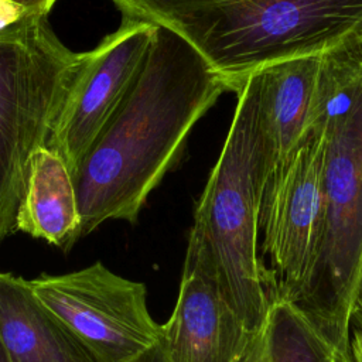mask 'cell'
Instances as JSON below:
<instances>
[{"label":"cell","mask_w":362,"mask_h":362,"mask_svg":"<svg viewBox=\"0 0 362 362\" xmlns=\"http://www.w3.org/2000/svg\"><path fill=\"white\" fill-rule=\"evenodd\" d=\"M238 362H267L266 348H264V334H263L262 325L252 335L245 354L242 355V358Z\"/></svg>","instance_id":"cell-16"},{"label":"cell","mask_w":362,"mask_h":362,"mask_svg":"<svg viewBox=\"0 0 362 362\" xmlns=\"http://www.w3.org/2000/svg\"><path fill=\"white\" fill-rule=\"evenodd\" d=\"M40 18H45V16L33 11L14 0H0V34Z\"/></svg>","instance_id":"cell-15"},{"label":"cell","mask_w":362,"mask_h":362,"mask_svg":"<svg viewBox=\"0 0 362 362\" xmlns=\"http://www.w3.org/2000/svg\"><path fill=\"white\" fill-rule=\"evenodd\" d=\"M226 82L177 33L156 25L150 48L72 181L81 238L110 219L134 223Z\"/></svg>","instance_id":"cell-1"},{"label":"cell","mask_w":362,"mask_h":362,"mask_svg":"<svg viewBox=\"0 0 362 362\" xmlns=\"http://www.w3.org/2000/svg\"><path fill=\"white\" fill-rule=\"evenodd\" d=\"M0 342L11 362H99L34 296L28 280L0 272Z\"/></svg>","instance_id":"cell-11"},{"label":"cell","mask_w":362,"mask_h":362,"mask_svg":"<svg viewBox=\"0 0 362 362\" xmlns=\"http://www.w3.org/2000/svg\"><path fill=\"white\" fill-rule=\"evenodd\" d=\"M127 362H170V361H168L165 351L158 339L153 346L143 351L141 354H139L137 356H134L133 359H130Z\"/></svg>","instance_id":"cell-17"},{"label":"cell","mask_w":362,"mask_h":362,"mask_svg":"<svg viewBox=\"0 0 362 362\" xmlns=\"http://www.w3.org/2000/svg\"><path fill=\"white\" fill-rule=\"evenodd\" d=\"M122 13V18L146 21L168 27L188 14L209 10L239 0H109Z\"/></svg>","instance_id":"cell-14"},{"label":"cell","mask_w":362,"mask_h":362,"mask_svg":"<svg viewBox=\"0 0 362 362\" xmlns=\"http://www.w3.org/2000/svg\"><path fill=\"white\" fill-rule=\"evenodd\" d=\"M34 296L99 362H127L161 335L147 307V290L100 262L64 274L28 280Z\"/></svg>","instance_id":"cell-7"},{"label":"cell","mask_w":362,"mask_h":362,"mask_svg":"<svg viewBox=\"0 0 362 362\" xmlns=\"http://www.w3.org/2000/svg\"><path fill=\"white\" fill-rule=\"evenodd\" d=\"M255 332L223 296L208 253L188 240L178 297L161 325L160 342L168 361L238 362Z\"/></svg>","instance_id":"cell-9"},{"label":"cell","mask_w":362,"mask_h":362,"mask_svg":"<svg viewBox=\"0 0 362 362\" xmlns=\"http://www.w3.org/2000/svg\"><path fill=\"white\" fill-rule=\"evenodd\" d=\"M359 288L362 290V277H361V284H359Z\"/></svg>","instance_id":"cell-22"},{"label":"cell","mask_w":362,"mask_h":362,"mask_svg":"<svg viewBox=\"0 0 362 362\" xmlns=\"http://www.w3.org/2000/svg\"><path fill=\"white\" fill-rule=\"evenodd\" d=\"M0 362H11L8 355H7V352L4 351L3 345H1V342H0Z\"/></svg>","instance_id":"cell-21"},{"label":"cell","mask_w":362,"mask_h":362,"mask_svg":"<svg viewBox=\"0 0 362 362\" xmlns=\"http://www.w3.org/2000/svg\"><path fill=\"white\" fill-rule=\"evenodd\" d=\"M260 71L236 92L223 147L195 206L188 240L209 256L219 287L250 332L263 324L269 296L257 239L269 167L260 129Z\"/></svg>","instance_id":"cell-3"},{"label":"cell","mask_w":362,"mask_h":362,"mask_svg":"<svg viewBox=\"0 0 362 362\" xmlns=\"http://www.w3.org/2000/svg\"><path fill=\"white\" fill-rule=\"evenodd\" d=\"M351 324L362 327V290H358L354 308H352V315H351Z\"/></svg>","instance_id":"cell-20"},{"label":"cell","mask_w":362,"mask_h":362,"mask_svg":"<svg viewBox=\"0 0 362 362\" xmlns=\"http://www.w3.org/2000/svg\"><path fill=\"white\" fill-rule=\"evenodd\" d=\"M156 25L122 18L119 28L82 52L74 81L45 147L65 163L71 177L137 74Z\"/></svg>","instance_id":"cell-8"},{"label":"cell","mask_w":362,"mask_h":362,"mask_svg":"<svg viewBox=\"0 0 362 362\" xmlns=\"http://www.w3.org/2000/svg\"><path fill=\"white\" fill-rule=\"evenodd\" d=\"M262 327L267 362H341L325 334L287 297H269Z\"/></svg>","instance_id":"cell-13"},{"label":"cell","mask_w":362,"mask_h":362,"mask_svg":"<svg viewBox=\"0 0 362 362\" xmlns=\"http://www.w3.org/2000/svg\"><path fill=\"white\" fill-rule=\"evenodd\" d=\"M322 54L260 69V129L270 174L288 157L311 124Z\"/></svg>","instance_id":"cell-10"},{"label":"cell","mask_w":362,"mask_h":362,"mask_svg":"<svg viewBox=\"0 0 362 362\" xmlns=\"http://www.w3.org/2000/svg\"><path fill=\"white\" fill-rule=\"evenodd\" d=\"M324 127L313 115L300 143L267 180L259 232L269 297L297 303L310 281L324 218Z\"/></svg>","instance_id":"cell-6"},{"label":"cell","mask_w":362,"mask_h":362,"mask_svg":"<svg viewBox=\"0 0 362 362\" xmlns=\"http://www.w3.org/2000/svg\"><path fill=\"white\" fill-rule=\"evenodd\" d=\"M324 127V218L297 304L352 362L349 327L362 277V33L322 54L314 107Z\"/></svg>","instance_id":"cell-2"},{"label":"cell","mask_w":362,"mask_h":362,"mask_svg":"<svg viewBox=\"0 0 362 362\" xmlns=\"http://www.w3.org/2000/svg\"><path fill=\"white\" fill-rule=\"evenodd\" d=\"M25 7H28L30 10L41 14V16H48V13L51 11V8L55 6V3L58 0H14Z\"/></svg>","instance_id":"cell-19"},{"label":"cell","mask_w":362,"mask_h":362,"mask_svg":"<svg viewBox=\"0 0 362 362\" xmlns=\"http://www.w3.org/2000/svg\"><path fill=\"white\" fill-rule=\"evenodd\" d=\"M81 55L47 17L0 34V243L16 232L31 158L45 146Z\"/></svg>","instance_id":"cell-5"},{"label":"cell","mask_w":362,"mask_h":362,"mask_svg":"<svg viewBox=\"0 0 362 362\" xmlns=\"http://www.w3.org/2000/svg\"><path fill=\"white\" fill-rule=\"evenodd\" d=\"M16 230L68 252L81 238L72 177L62 158L41 146L34 153L16 215Z\"/></svg>","instance_id":"cell-12"},{"label":"cell","mask_w":362,"mask_h":362,"mask_svg":"<svg viewBox=\"0 0 362 362\" xmlns=\"http://www.w3.org/2000/svg\"><path fill=\"white\" fill-rule=\"evenodd\" d=\"M189 42L235 93L276 62L325 54L362 33V0H239L165 27Z\"/></svg>","instance_id":"cell-4"},{"label":"cell","mask_w":362,"mask_h":362,"mask_svg":"<svg viewBox=\"0 0 362 362\" xmlns=\"http://www.w3.org/2000/svg\"><path fill=\"white\" fill-rule=\"evenodd\" d=\"M349 354L352 362H362V327H349Z\"/></svg>","instance_id":"cell-18"}]
</instances>
